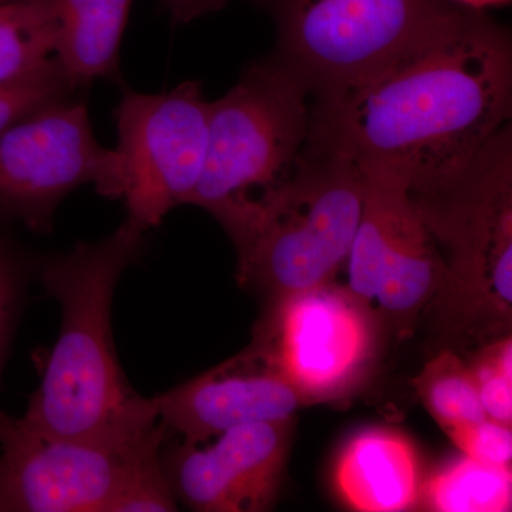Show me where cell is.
I'll return each mask as SVG.
<instances>
[{"instance_id": "obj_1", "label": "cell", "mask_w": 512, "mask_h": 512, "mask_svg": "<svg viewBox=\"0 0 512 512\" xmlns=\"http://www.w3.org/2000/svg\"><path fill=\"white\" fill-rule=\"evenodd\" d=\"M511 110L510 30L471 9L453 32L372 79L312 99L308 141L426 191L460 173Z\"/></svg>"}, {"instance_id": "obj_24", "label": "cell", "mask_w": 512, "mask_h": 512, "mask_svg": "<svg viewBox=\"0 0 512 512\" xmlns=\"http://www.w3.org/2000/svg\"><path fill=\"white\" fill-rule=\"evenodd\" d=\"M450 2L466 6V8L483 10L487 6L503 5V3L510 2V0H450Z\"/></svg>"}, {"instance_id": "obj_2", "label": "cell", "mask_w": 512, "mask_h": 512, "mask_svg": "<svg viewBox=\"0 0 512 512\" xmlns=\"http://www.w3.org/2000/svg\"><path fill=\"white\" fill-rule=\"evenodd\" d=\"M144 234L126 220L109 237L40 265V284L62 306V326L42 383L20 417L30 430L123 446L160 423L154 400L127 382L111 332L114 289L143 255Z\"/></svg>"}, {"instance_id": "obj_16", "label": "cell", "mask_w": 512, "mask_h": 512, "mask_svg": "<svg viewBox=\"0 0 512 512\" xmlns=\"http://www.w3.org/2000/svg\"><path fill=\"white\" fill-rule=\"evenodd\" d=\"M511 468L490 466L461 456L421 483L417 508L439 512L511 510Z\"/></svg>"}, {"instance_id": "obj_8", "label": "cell", "mask_w": 512, "mask_h": 512, "mask_svg": "<svg viewBox=\"0 0 512 512\" xmlns=\"http://www.w3.org/2000/svg\"><path fill=\"white\" fill-rule=\"evenodd\" d=\"M158 423L130 444L56 439L0 412V511L111 512L138 464L163 448Z\"/></svg>"}, {"instance_id": "obj_5", "label": "cell", "mask_w": 512, "mask_h": 512, "mask_svg": "<svg viewBox=\"0 0 512 512\" xmlns=\"http://www.w3.org/2000/svg\"><path fill=\"white\" fill-rule=\"evenodd\" d=\"M311 110L308 87L274 53L249 64L211 103L207 158L188 204L210 212L234 237L292 174Z\"/></svg>"}, {"instance_id": "obj_20", "label": "cell", "mask_w": 512, "mask_h": 512, "mask_svg": "<svg viewBox=\"0 0 512 512\" xmlns=\"http://www.w3.org/2000/svg\"><path fill=\"white\" fill-rule=\"evenodd\" d=\"M32 272V259L0 221V377Z\"/></svg>"}, {"instance_id": "obj_7", "label": "cell", "mask_w": 512, "mask_h": 512, "mask_svg": "<svg viewBox=\"0 0 512 512\" xmlns=\"http://www.w3.org/2000/svg\"><path fill=\"white\" fill-rule=\"evenodd\" d=\"M87 184L103 197L123 198V158L97 141L80 97L0 131V214L45 234L60 202Z\"/></svg>"}, {"instance_id": "obj_19", "label": "cell", "mask_w": 512, "mask_h": 512, "mask_svg": "<svg viewBox=\"0 0 512 512\" xmlns=\"http://www.w3.org/2000/svg\"><path fill=\"white\" fill-rule=\"evenodd\" d=\"M79 90L56 56L35 73L0 83V131L50 104L76 96Z\"/></svg>"}, {"instance_id": "obj_10", "label": "cell", "mask_w": 512, "mask_h": 512, "mask_svg": "<svg viewBox=\"0 0 512 512\" xmlns=\"http://www.w3.org/2000/svg\"><path fill=\"white\" fill-rule=\"evenodd\" d=\"M211 103L200 82L160 94L126 90L114 110L124 164L127 220L143 231L188 204L208 150Z\"/></svg>"}, {"instance_id": "obj_4", "label": "cell", "mask_w": 512, "mask_h": 512, "mask_svg": "<svg viewBox=\"0 0 512 512\" xmlns=\"http://www.w3.org/2000/svg\"><path fill=\"white\" fill-rule=\"evenodd\" d=\"M362 204L360 165L306 140L288 180L231 238L239 282L274 302L329 284L348 261Z\"/></svg>"}, {"instance_id": "obj_23", "label": "cell", "mask_w": 512, "mask_h": 512, "mask_svg": "<svg viewBox=\"0 0 512 512\" xmlns=\"http://www.w3.org/2000/svg\"><path fill=\"white\" fill-rule=\"evenodd\" d=\"M161 3L170 12L175 25H184L208 13L218 12L228 0H161Z\"/></svg>"}, {"instance_id": "obj_6", "label": "cell", "mask_w": 512, "mask_h": 512, "mask_svg": "<svg viewBox=\"0 0 512 512\" xmlns=\"http://www.w3.org/2000/svg\"><path fill=\"white\" fill-rule=\"evenodd\" d=\"M272 16L274 55L312 99L372 79L453 32L471 8L450 0H254Z\"/></svg>"}, {"instance_id": "obj_12", "label": "cell", "mask_w": 512, "mask_h": 512, "mask_svg": "<svg viewBox=\"0 0 512 512\" xmlns=\"http://www.w3.org/2000/svg\"><path fill=\"white\" fill-rule=\"evenodd\" d=\"M153 400L165 429L197 446L235 427L291 420L312 404L255 342L241 355Z\"/></svg>"}, {"instance_id": "obj_17", "label": "cell", "mask_w": 512, "mask_h": 512, "mask_svg": "<svg viewBox=\"0 0 512 512\" xmlns=\"http://www.w3.org/2000/svg\"><path fill=\"white\" fill-rule=\"evenodd\" d=\"M414 389L444 433L487 419L470 366L443 350L414 377Z\"/></svg>"}, {"instance_id": "obj_3", "label": "cell", "mask_w": 512, "mask_h": 512, "mask_svg": "<svg viewBox=\"0 0 512 512\" xmlns=\"http://www.w3.org/2000/svg\"><path fill=\"white\" fill-rule=\"evenodd\" d=\"M447 275L433 301L447 329L500 332L512 312V130L501 128L460 171L410 192Z\"/></svg>"}, {"instance_id": "obj_9", "label": "cell", "mask_w": 512, "mask_h": 512, "mask_svg": "<svg viewBox=\"0 0 512 512\" xmlns=\"http://www.w3.org/2000/svg\"><path fill=\"white\" fill-rule=\"evenodd\" d=\"M362 168L363 204L348 261L349 289L379 313L400 339L436 298L447 269L436 241L414 210L409 185L383 170Z\"/></svg>"}, {"instance_id": "obj_22", "label": "cell", "mask_w": 512, "mask_h": 512, "mask_svg": "<svg viewBox=\"0 0 512 512\" xmlns=\"http://www.w3.org/2000/svg\"><path fill=\"white\" fill-rule=\"evenodd\" d=\"M447 436L464 456L490 466L511 468V427L485 419L480 423L458 427Z\"/></svg>"}, {"instance_id": "obj_13", "label": "cell", "mask_w": 512, "mask_h": 512, "mask_svg": "<svg viewBox=\"0 0 512 512\" xmlns=\"http://www.w3.org/2000/svg\"><path fill=\"white\" fill-rule=\"evenodd\" d=\"M291 420L225 431L214 444L177 448L167 474L191 510L258 512L271 508L288 456Z\"/></svg>"}, {"instance_id": "obj_21", "label": "cell", "mask_w": 512, "mask_h": 512, "mask_svg": "<svg viewBox=\"0 0 512 512\" xmlns=\"http://www.w3.org/2000/svg\"><path fill=\"white\" fill-rule=\"evenodd\" d=\"M487 419L512 426V339L510 333L481 350L470 367Z\"/></svg>"}, {"instance_id": "obj_11", "label": "cell", "mask_w": 512, "mask_h": 512, "mask_svg": "<svg viewBox=\"0 0 512 512\" xmlns=\"http://www.w3.org/2000/svg\"><path fill=\"white\" fill-rule=\"evenodd\" d=\"M373 313L332 281L274 302L254 342L309 402H330L348 393L373 359Z\"/></svg>"}, {"instance_id": "obj_18", "label": "cell", "mask_w": 512, "mask_h": 512, "mask_svg": "<svg viewBox=\"0 0 512 512\" xmlns=\"http://www.w3.org/2000/svg\"><path fill=\"white\" fill-rule=\"evenodd\" d=\"M55 56V28L36 0H0V83L42 69Z\"/></svg>"}, {"instance_id": "obj_15", "label": "cell", "mask_w": 512, "mask_h": 512, "mask_svg": "<svg viewBox=\"0 0 512 512\" xmlns=\"http://www.w3.org/2000/svg\"><path fill=\"white\" fill-rule=\"evenodd\" d=\"M55 28V56L80 89L119 73L133 0H36Z\"/></svg>"}, {"instance_id": "obj_14", "label": "cell", "mask_w": 512, "mask_h": 512, "mask_svg": "<svg viewBox=\"0 0 512 512\" xmlns=\"http://www.w3.org/2000/svg\"><path fill=\"white\" fill-rule=\"evenodd\" d=\"M335 487L355 511L416 510L421 487L416 448L399 431H362L340 451Z\"/></svg>"}]
</instances>
